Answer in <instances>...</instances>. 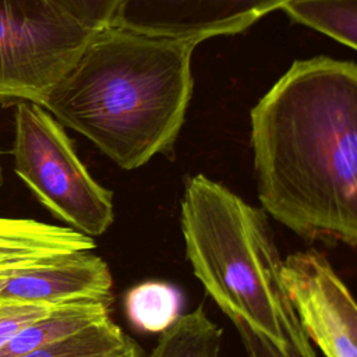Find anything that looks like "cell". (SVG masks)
Instances as JSON below:
<instances>
[{
    "label": "cell",
    "instance_id": "6da1fadb",
    "mask_svg": "<svg viewBox=\"0 0 357 357\" xmlns=\"http://www.w3.org/2000/svg\"><path fill=\"white\" fill-rule=\"evenodd\" d=\"M261 208L305 243L357 245V67L296 60L250 113Z\"/></svg>",
    "mask_w": 357,
    "mask_h": 357
},
{
    "label": "cell",
    "instance_id": "7a4b0ae2",
    "mask_svg": "<svg viewBox=\"0 0 357 357\" xmlns=\"http://www.w3.org/2000/svg\"><path fill=\"white\" fill-rule=\"evenodd\" d=\"M199 43L110 24L91 35L40 106L119 167L138 169L174 149Z\"/></svg>",
    "mask_w": 357,
    "mask_h": 357
},
{
    "label": "cell",
    "instance_id": "3957f363",
    "mask_svg": "<svg viewBox=\"0 0 357 357\" xmlns=\"http://www.w3.org/2000/svg\"><path fill=\"white\" fill-rule=\"evenodd\" d=\"M185 257L247 357H317L289 294L266 212L198 173L180 202Z\"/></svg>",
    "mask_w": 357,
    "mask_h": 357
},
{
    "label": "cell",
    "instance_id": "277c9868",
    "mask_svg": "<svg viewBox=\"0 0 357 357\" xmlns=\"http://www.w3.org/2000/svg\"><path fill=\"white\" fill-rule=\"evenodd\" d=\"M11 155L17 176L68 227L96 237L113 225L112 191L91 176L63 126L40 105L15 103Z\"/></svg>",
    "mask_w": 357,
    "mask_h": 357
},
{
    "label": "cell",
    "instance_id": "5b68a950",
    "mask_svg": "<svg viewBox=\"0 0 357 357\" xmlns=\"http://www.w3.org/2000/svg\"><path fill=\"white\" fill-rule=\"evenodd\" d=\"M93 32L49 0H0V103L40 105Z\"/></svg>",
    "mask_w": 357,
    "mask_h": 357
},
{
    "label": "cell",
    "instance_id": "8992f818",
    "mask_svg": "<svg viewBox=\"0 0 357 357\" xmlns=\"http://www.w3.org/2000/svg\"><path fill=\"white\" fill-rule=\"evenodd\" d=\"M282 278L308 340L325 357H357V305L326 255L296 251L283 258Z\"/></svg>",
    "mask_w": 357,
    "mask_h": 357
},
{
    "label": "cell",
    "instance_id": "52a82bcc",
    "mask_svg": "<svg viewBox=\"0 0 357 357\" xmlns=\"http://www.w3.org/2000/svg\"><path fill=\"white\" fill-rule=\"evenodd\" d=\"M290 0H121L113 25L204 42L236 35Z\"/></svg>",
    "mask_w": 357,
    "mask_h": 357
},
{
    "label": "cell",
    "instance_id": "ba28073f",
    "mask_svg": "<svg viewBox=\"0 0 357 357\" xmlns=\"http://www.w3.org/2000/svg\"><path fill=\"white\" fill-rule=\"evenodd\" d=\"M113 278L103 258L91 251L0 276V301L60 307L82 301L112 300Z\"/></svg>",
    "mask_w": 357,
    "mask_h": 357
},
{
    "label": "cell",
    "instance_id": "9c48e42d",
    "mask_svg": "<svg viewBox=\"0 0 357 357\" xmlns=\"http://www.w3.org/2000/svg\"><path fill=\"white\" fill-rule=\"evenodd\" d=\"M93 237L71 227L28 218H0V276L39 266L60 257L92 251Z\"/></svg>",
    "mask_w": 357,
    "mask_h": 357
},
{
    "label": "cell",
    "instance_id": "30bf717a",
    "mask_svg": "<svg viewBox=\"0 0 357 357\" xmlns=\"http://www.w3.org/2000/svg\"><path fill=\"white\" fill-rule=\"evenodd\" d=\"M112 300L82 301L53 308L0 346V357H20L110 318Z\"/></svg>",
    "mask_w": 357,
    "mask_h": 357
},
{
    "label": "cell",
    "instance_id": "8fae6325",
    "mask_svg": "<svg viewBox=\"0 0 357 357\" xmlns=\"http://www.w3.org/2000/svg\"><path fill=\"white\" fill-rule=\"evenodd\" d=\"M222 340L220 326L198 305L160 332L149 357H220Z\"/></svg>",
    "mask_w": 357,
    "mask_h": 357
},
{
    "label": "cell",
    "instance_id": "7c38bea8",
    "mask_svg": "<svg viewBox=\"0 0 357 357\" xmlns=\"http://www.w3.org/2000/svg\"><path fill=\"white\" fill-rule=\"evenodd\" d=\"M280 10L343 46H357V0H290Z\"/></svg>",
    "mask_w": 357,
    "mask_h": 357
},
{
    "label": "cell",
    "instance_id": "4fadbf2b",
    "mask_svg": "<svg viewBox=\"0 0 357 357\" xmlns=\"http://www.w3.org/2000/svg\"><path fill=\"white\" fill-rule=\"evenodd\" d=\"M181 296L178 290L165 282H144L131 287L124 298V311L139 331L160 333L178 317Z\"/></svg>",
    "mask_w": 357,
    "mask_h": 357
},
{
    "label": "cell",
    "instance_id": "5bb4252c",
    "mask_svg": "<svg viewBox=\"0 0 357 357\" xmlns=\"http://www.w3.org/2000/svg\"><path fill=\"white\" fill-rule=\"evenodd\" d=\"M130 339L112 318H107L20 357H106L123 349Z\"/></svg>",
    "mask_w": 357,
    "mask_h": 357
},
{
    "label": "cell",
    "instance_id": "9a60e30c",
    "mask_svg": "<svg viewBox=\"0 0 357 357\" xmlns=\"http://www.w3.org/2000/svg\"><path fill=\"white\" fill-rule=\"evenodd\" d=\"M60 11L81 24L96 31L113 22L121 0H49Z\"/></svg>",
    "mask_w": 357,
    "mask_h": 357
},
{
    "label": "cell",
    "instance_id": "2e32d148",
    "mask_svg": "<svg viewBox=\"0 0 357 357\" xmlns=\"http://www.w3.org/2000/svg\"><path fill=\"white\" fill-rule=\"evenodd\" d=\"M53 308L56 307L20 301H0V346L20 329L49 314Z\"/></svg>",
    "mask_w": 357,
    "mask_h": 357
},
{
    "label": "cell",
    "instance_id": "e0dca14e",
    "mask_svg": "<svg viewBox=\"0 0 357 357\" xmlns=\"http://www.w3.org/2000/svg\"><path fill=\"white\" fill-rule=\"evenodd\" d=\"M106 357H145V354H144V350L141 349V346L135 340L130 339V342L123 349H120Z\"/></svg>",
    "mask_w": 357,
    "mask_h": 357
},
{
    "label": "cell",
    "instance_id": "ac0fdd59",
    "mask_svg": "<svg viewBox=\"0 0 357 357\" xmlns=\"http://www.w3.org/2000/svg\"><path fill=\"white\" fill-rule=\"evenodd\" d=\"M0 181H1V169H0Z\"/></svg>",
    "mask_w": 357,
    "mask_h": 357
}]
</instances>
